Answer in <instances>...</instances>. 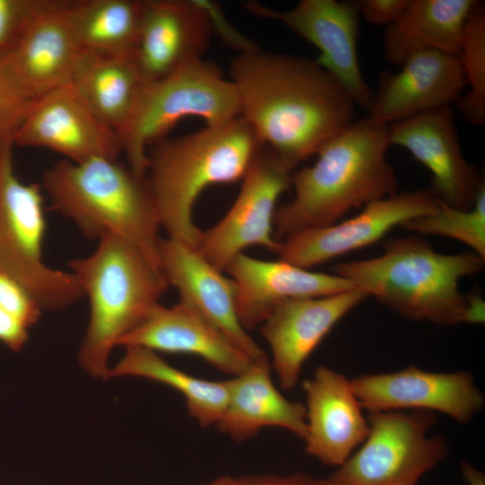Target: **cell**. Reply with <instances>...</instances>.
I'll return each mask as SVG.
<instances>
[{"instance_id": "cell-1", "label": "cell", "mask_w": 485, "mask_h": 485, "mask_svg": "<svg viewBox=\"0 0 485 485\" xmlns=\"http://www.w3.org/2000/svg\"><path fill=\"white\" fill-rule=\"evenodd\" d=\"M229 73L241 117L295 166L355 120L357 105L315 60L258 48L239 53Z\"/></svg>"}, {"instance_id": "cell-2", "label": "cell", "mask_w": 485, "mask_h": 485, "mask_svg": "<svg viewBox=\"0 0 485 485\" xmlns=\"http://www.w3.org/2000/svg\"><path fill=\"white\" fill-rule=\"evenodd\" d=\"M485 259L473 251L437 252L420 235L393 237L375 258L340 262L334 274L416 322L451 326L484 322V301L467 295L460 280L476 275Z\"/></svg>"}, {"instance_id": "cell-3", "label": "cell", "mask_w": 485, "mask_h": 485, "mask_svg": "<svg viewBox=\"0 0 485 485\" xmlns=\"http://www.w3.org/2000/svg\"><path fill=\"white\" fill-rule=\"evenodd\" d=\"M390 146L388 127L367 116L325 143L312 166L292 173L294 198L275 211V240L331 225L350 210L398 192L395 170L386 158Z\"/></svg>"}, {"instance_id": "cell-4", "label": "cell", "mask_w": 485, "mask_h": 485, "mask_svg": "<svg viewBox=\"0 0 485 485\" xmlns=\"http://www.w3.org/2000/svg\"><path fill=\"white\" fill-rule=\"evenodd\" d=\"M264 144L241 116L148 147L146 181L167 237L198 247V197L213 184L242 180Z\"/></svg>"}, {"instance_id": "cell-5", "label": "cell", "mask_w": 485, "mask_h": 485, "mask_svg": "<svg viewBox=\"0 0 485 485\" xmlns=\"http://www.w3.org/2000/svg\"><path fill=\"white\" fill-rule=\"evenodd\" d=\"M68 267L90 308L78 363L91 376L106 380L111 351L160 304L169 285L156 259L117 236L99 240L91 254Z\"/></svg>"}, {"instance_id": "cell-6", "label": "cell", "mask_w": 485, "mask_h": 485, "mask_svg": "<svg viewBox=\"0 0 485 485\" xmlns=\"http://www.w3.org/2000/svg\"><path fill=\"white\" fill-rule=\"evenodd\" d=\"M50 207L92 240L124 239L156 258L161 228L146 177L118 159L59 161L41 181Z\"/></svg>"}, {"instance_id": "cell-7", "label": "cell", "mask_w": 485, "mask_h": 485, "mask_svg": "<svg viewBox=\"0 0 485 485\" xmlns=\"http://www.w3.org/2000/svg\"><path fill=\"white\" fill-rule=\"evenodd\" d=\"M190 116L202 119L207 127L224 125L241 116L234 84L203 57L160 79L143 82L131 116L119 134L121 151L130 169L146 177L148 147Z\"/></svg>"}, {"instance_id": "cell-8", "label": "cell", "mask_w": 485, "mask_h": 485, "mask_svg": "<svg viewBox=\"0 0 485 485\" xmlns=\"http://www.w3.org/2000/svg\"><path fill=\"white\" fill-rule=\"evenodd\" d=\"M13 141L0 142V272L20 282L42 310L66 308L84 293L70 271L43 260L47 224L40 183H24L15 174Z\"/></svg>"}, {"instance_id": "cell-9", "label": "cell", "mask_w": 485, "mask_h": 485, "mask_svg": "<svg viewBox=\"0 0 485 485\" xmlns=\"http://www.w3.org/2000/svg\"><path fill=\"white\" fill-rule=\"evenodd\" d=\"M436 414L428 410L369 412V433L360 448L326 479L331 485H417L448 454L431 436Z\"/></svg>"}, {"instance_id": "cell-10", "label": "cell", "mask_w": 485, "mask_h": 485, "mask_svg": "<svg viewBox=\"0 0 485 485\" xmlns=\"http://www.w3.org/2000/svg\"><path fill=\"white\" fill-rule=\"evenodd\" d=\"M295 165L263 146L242 178L240 192L225 216L207 232L198 245L201 255L225 271L248 246L260 245L277 254L280 242L273 235L276 204L291 188Z\"/></svg>"}, {"instance_id": "cell-11", "label": "cell", "mask_w": 485, "mask_h": 485, "mask_svg": "<svg viewBox=\"0 0 485 485\" xmlns=\"http://www.w3.org/2000/svg\"><path fill=\"white\" fill-rule=\"evenodd\" d=\"M251 14L278 21L315 46L314 59L347 91L356 105L368 111L373 95L363 77L357 53L359 12L357 1L302 0L276 10L254 1L242 3Z\"/></svg>"}, {"instance_id": "cell-12", "label": "cell", "mask_w": 485, "mask_h": 485, "mask_svg": "<svg viewBox=\"0 0 485 485\" xmlns=\"http://www.w3.org/2000/svg\"><path fill=\"white\" fill-rule=\"evenodd\" d=\"M438 206L430 189L396 192L370 202L348 219L288 234L280 241L277 255L280 260L310 269L371 245L396 225L430 215Z\"/></svg>"}, {"instance_id": "cell-13", "label": "cell", "mask_w": 485, "mask_h": 485, "mask_svg": "<svg viewBox=\"0 0 485 485\" xmlns=\"http://www.w3.org/2000/svg\"><path fill=\"white\" fill-rule=\"evenodd\" d=\"M350 381L360 405L368 412L428 410L468 424L485 403L473 376L466 371L436 373L409 366Z\"/></svg>"}, {"instance_id": "cell-14", "label": "cell", "mask_w": 485, "mask_h": 485, "mask_svg": "<svg viewBox=\"0 0 485 485\" xmlns=\"http://www.w3.org/2000/svg\"><path fill=\"white\" fill-rule=\"evenodd\" d=\"M390 145L406 149L431 173L430 190L442 202L471 209L485 185L478 169L463 156L451 107L392 123Z\"/></svg>"}, {"instance_id": "cell-15", "label": "cell", "mask_w": 485, "mask_h": 485, "mask_svg": "<svg viewBox=\"0 0 485 485\" xmlns=\"http://www.w3.org/2000/svg\"><path fill=\"white\" fill-rule=\"evenodd\" d=\"M14 146L51 150L74 163L118 159L119 135L67 84L38 98L13 137Z\"/></svg>"}, {"instance_id": "cell-16", "label": "cell", "mask_w": 485, "mask_h": 485, "mask_svg": "<svg viewBox=\"0 0 485 485\" xmlns=\"http://www.w3.org/2000/svg\"><path fill=\"white\" fill-rule=\"evenodd\" d=\"M369 295L362 289L310 298L287 299L260 325L282 388H295L305 361L331 330Z\"/></svg>"}, {"instance_id": "cell-17", "label": "cell", "mask_w": 485, "mask_h": 485, "mask_svg": "<svg viewBox=\"0 0 485 485\" xmlns=\"http://www.w3.org/2000/svg\"><path fill=\"white\" fill-rule=\"evenodd\" d=\"M156 258L169 286L182 301L224 332L253 362L268 360L266 352L242 327L236 310V286L210 264L196 246L160 238Z\"/></svg>"}, {"instance_id": "cell-18", "label": "cell", "mask_w": 485, "mask_h": 485, "mask_svg": "<svg viewBox=\"0 0 485 485\" xmlns=\"http://www.w3.org/2000/svg\"><path fill=\"white\" fill-rule=\"evenodd\" d=\"M213 33L201 0H144L134 61L145 81L202 57Z\"/></svg>"}, {"instance_id": "cell-19", "label": "cell", "mask_w": 485, "mask_h": 485, "mask_svg": "<svg viewBox=\"0 0 485 485\" xmlns=\"http://www.w3.org/2000/svg\"><path fill=\"white\" fill-rule=\"evenodd\" d=\"M305 395V452L322 464L342 465L369 433L351 381L324 366L302 384Z\"/></svg>"}, {"instance_id": "cell-20", "label": "cell", "mask_w": 485, "mask_h": 485, "mask_svg": "<svg viewBox=\"0 0 485 485\" xmlns=\"http://www.w3.org/2000/svg\"><path fill=\"white\" fill-rule=\"evenodd\" d=\"M396 73L380 75L368 115L388 126L410 117L451 107L465 81L457 55L427 50L410 57Z\"/></svg>"}, {"instance_id": "cell-21", "label": "cell", "mask_w": 485, "mask_h": 485, "mask_svg": "<svg viewBox=\"0 0 485 485\" xmlns=\"http://www.w3.org/2000/svg\"><path fill=\"white\" fill-rule=\"evenodd\" d=\"M225 271L235 283L237 315L248 332L287 299L326 296L357 288L336 274L314 272L280 260H262L243 252Z\"/></svg>"}, {"instance_id": "cell-22", "label": "cell", "mask_w": 485, "mask_h": 485, "mask_svg": "<svg viewBox=\"0 0 485 485\" xmlns=\"http://www.w3.org/2000/svg\"><path fill=\"white\" fill-rule=\"evenodd\" d=\"M141 347L155 352L191 354L233 376L253 361L196 309L180 301L157 304L118 347Z\"/></svg>"}, {"instance_id": "cell-23", "label": "cell", "mask_w": 485, "mask_h": 485, "mask_svg": "<svg viewBox=\"0 0 485 485\" xmlns=\"http://www.w3.org/2000/svg\"><path fill=\"white\" fill-rule=\"evenodd\" d=\"M84 49L65 15L64 1H48L17 45L3 56L36 101L69 83Z\"/></svg>"}, {"instance_id": "cell-24", "label": "cell", "mask_w": 485, "mask_h": 485, "mask_svg": "<svg viewBox=\"0 0 485 485\" xmlns=\"http://www.w3.org/2000/svg\"><path fill=\"white\" fill-rule=\"evenodd\" d=\"M269 359L253 362L227 380L228 399L217 429L236 442L256 436L263 428L275 427L304 440L306 435L304 404L283 396L271 378Z\"/></svg>"}, {"instance_id": "cell-25", "label": "cell", "mask_w": 485, "mask_h": 485, "mask_svg": "<svg viewBox=\"0 0 485 485\" xmlns=\"http://www.w3.org/2000/svg\"><path fill=\"white\" fill-rule=\"evenodd\" d=\"M476 0H410L401 17L385 28V59L401 66L414 54L434 50L457 55L466 18Z\"/></svg>"}, {"instance_id": "cell-26", "label": "cell", "mask_w": 485, "mask_h": 485, "mask_svg": "<svg viewBox=\"0 0 485 485\" xmlns=\"http://www.w3.org/2000/svg\"><path fill=\"white\" fill-rule=\"evenodd\" d=\"M144 81L133 58L84 49L68 84L119 137Z\"/></svg>"}, {"instance_id": "cell-27", "label": "cell", "mask_w": 485, "mask_h": 485, "mask_svg": "<svg viewBox=\"0 0 485 485\" xmlns=\"http://www.w3.org/2000/svg\"><path fill=\"white\" fill-rule=\"evenodd\" d=\"M144 0L64 1V13L80 45L87 50L134 57Z\"/></svg>"}, {"instance_id": "cell-28", "label": "cell", "mask_w": 485, "mask_h": 485, "mask_svg": "<svg viewBox=\"0 0 485 485\" xmlns=\"http://www.w3.org/2000/svg\"><path fill=\"white\" fill-rule=\"evenodd\" d=\"M123 357L110 369L111 377H141L163 384L179 392L190 415L203 428L216 426L228 399V382L209 381L180 370L157 352L141 347H126Z\"/></svg>"}, {"instance_id": "cell-29", "label": "cell", "mask_w": 485, "mask_h": 485, "mask_svg": "<svg viewBox=\"0 0 485 485\" xmlns=\"http://www.w3.org/2000/svg\"><path fill=\"white\" fill-rule=\"evenodd\" d=\"M457 57L469 90L454 104L465 120L482 127L485 124V4L481 1L476 0L466 18Z\"/></svg>"}, {"instance_id": "cell-30", "label": "cell", "mask_w": 485, "mask_h": 485, "mask_svg": "<svg viewBox=\"0 0 485 485\" xmlns=\"http://www.w3.org/2000/svg\"><path fill=\"white\" fill-rule=\"evenodd\" d=\"M438 203L434 213L408 220L401 226L418 235L450 237L485 259V185L469 210L451 207L439 199Z\"/></svg>"}, {"instance_id": "cell-31", "label": "cell", "mask_w": 485, "mask_h": 485, "mask_svg": "<svg viewBox=\"0 0 485 485\" xmlns=\"http://www.w3.org/2000/svg\"><path fill=\"white\" fill-rule=\"evenodd\" d=\"M35 297L20 282L0 272V342L13 351L26 345L30 329L42 313Z\"/></svg>"}, {"instance_id": "cell-32", "label": "cell", "mask_w": 485, "mask_h": 485, "mask_svg": "<svg viewBox=\"0 0 485 485\" xmlns=\"http://www.w3.org/2000/svg\"><path fill=\"white\" fill-rule=\"evenodd\" d=\"M34 101L0 56V142L13 139Z\"/></svg>"}, {"instance_id": "cell-33", "label": "cell", "mask_w": 485, "mask_h": 485, "mask_svg": "<svg viewBox=\"0 0 485 485\" xmlns=\"http://www.w3.org/2000/svg\"><path fill=\"white\" fill-rule=\"evenodd\" d=\"M49 0H0V56L9 53Z\"/></svg>"}, {"instance_id": "cell-34", "label": "cell", "mask_w": 485, "mask_h": 485, "mask_svg": "<svg viewBox=\"0 0 485 485\" xmlns=\"http://www.w3.org/2000/svg\"><path fill=\"white\" fill-rule=\"evenodd\" d=\"M201 485H331L327 479L308 473L295 472L288 475H222Z\"/></svg>"}, {"instance_id": "cell-35", "label": "cell", "mask_w": 485, "mask_h": 485, "mask_svg": "<svg viewBox=\"0 0 485 485\" xmlns=\"http://www.w3.org/2000/svg\"><path fill=\"white\" fill-rule=\"evenodd\" d=\"M410 0H361L357 1L359 14L370 24L385 25L396 22L408 7Z\"/></svg>"}, {"instance_id": "cell-36", "label": "cell", "mask_w": 485, "mask_h": 485, "mask_svg": "<svg viewBox=\"0 0 485 485\" xmlns=\"http://www.w3.org/2000/svg\"><path fill=\"white\" fill-rule=\"evenodd\" d=\"M462 473L467 485H485V474L471 463H462Z\"/></svg>"}]
</instances>
